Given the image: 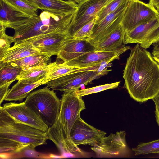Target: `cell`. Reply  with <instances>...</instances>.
<instances>
[{
    "label": "cell",
    "mask_w": 159,
    "mask_h": 159,
    "mask_svg": "<svg viewBox=\"0 0 159 159\" xmlns=\"http://www.w3.org/2000/svg\"><path fill=\"white\" fill-rule=\"evenodd\" d=\"M149 3L153 6L159 14V0H150Z\"/></svg>",
    "instance_id": "obj_36"
},
{
    "label": "cell",
    "mask_w": 159,
    "mask_h": 159,
    "mask_svg": "<svg viewBox=\"0 0 159 159\" xmlns=\"http://www.w3.org/2000/svg\"><path fill=\"white\" fill-rule=\"evenodd\" d=\"M75 13L62 14L43 11L39 15L8 25L6 28L14 30L15 45L23 40L42 34L68 32Z\"/></svg>",
    "instance_id": "obj_4"
},
{
    "label": "cell",
    "mask_w": 159,
    "mask_h": 159,
    "mask_svg": "<svg viewBox=\"0 0 159 159\" xmlns=\"http://www.w3.org/2000/svg\"><path fill=\"white\" fill-rule=\"evenodd\" d=\"M29 17L13 9L3 0H0V25L6 28L8 25L22 21Z\"/></svg>",
    "instance_id": "obj_21"
},
{
    "label": "cell",
    "mask_w": 159,
    "mask_h": 159,
    "mask_svg": "<svg viewBox=\"0 0 159 159\" xmlns=\"http://www.w3.org/2000/svg\"><path fill=\"white\" fill-rule=\"evenodd\" d=\"M119 56H116L108 58L101 62L100 65L97 70L98 74L101 76L107 74L108 72L111 70H108L107 67L109 66L111 62L115 60L118 59L119 57Z\"/></svg>",
    "instance_id": "obj_32"
},
{
    "label": "cell",
    "mask_w": 159,
    "mask_h": 159,
    "mask_svg": "<svg viewBox=\"0 0 159 159\" xmlns=\"http://www.w3.org/2000/svg\"><path fill=\"white\" fill-rule=\"evenodd\" d=\"M130 49L123 70L125 87L136 101L152 99L159 92V64L139 44Z\"/></svg>",
    "instance_id": "obj_1"
},
{
    "label": "cell",
    "mask_w": 159,
    "mask_h": 159,
    "mask_svg": "<svg viewBox=\"0 0 159 159\" xmlns=\"http://www.w3.org/2000/svg\"><path fill=\"white\" fill-rule=\"evenodd\" d=\"M50 55L39 53L30 55L20 59L9 62L11 64L20 66L23 70L48 65L51 62Z\"/></svg>",
    "instance_id": "obj_23"
},
{
    "label": "cell",
    "mask_w": 159,
    "mask_h": 159,
    "mask_svg": "<svg viewBox=\"0 0 159 159\" xmlns=\"http://www.w3.org/2000/svg\"><path fill=\"white\" fill-rule=\"evenodd\" d=\"M155 106V117L156 122L159 126V92L152 99Z\"/></svg>",
    "instance_id": "obj_34"
},
{
    "label": "cell",
    "mask_w": 159,
    "mask_h": 159,
    "mask_svg": "<svg viewBox=\"0 0 159 159\" xmlns=\"http://www.w3.org/2000/svg\"><path fill=\"white\" fill-rule=\"evenodd\" d=\"M96 19L97 17L83 26L74 34L73 38L86 40L88 39L91 35Z\"/></svg>",
    "instance_id": "obj_31"
},
{
    "label": "cell",
    "mask_w": 159,
    "mask_h": 159,
    "mask_svg": "<svg viewBox=\"0 0 159 159\" xmlns=\"http://www.w3.org/2000/svg\"><path fill=\"white\" fill-rule=\"evenodd\" d=\"M6 29L5 26L0 25V58L10 47L11 44L14 42L13 37L6 34Z\"/></svg>",
    "instance_id": "obj_30"
},
{
    "label": "cell",
    "mask_w": 159,
    "mask_h": 159,
    "mask_svg": "<svg viewBox=\"0 0 159 159\" xmlns=\"http://www.w3.org/2000/svg\"><path fill=\"white\" fill-rule=\"evenodd\" d=\"M68 0L73 2L76 3H78H78H80L83 0Z\"/></svg>",
    "instance_id": "obj_38"
},
{
    "label": "cell",
    "mask_w": 159,
    "mask_h": 159,
    "mask_svg": "<svg viewBox=\"0 0 159 159\" xmlns=\"http://www.w3.org/2000/svg\"><path fill=\"white\" fill-rule=\"evenodd\" d=\"M152 54L153 56H159V42L154 44Z\"/></svg>",
    "instance_id": "obj_35"
},
{
    "label": "cell",
    "mask_w": 159,
    "mask_h": 159,
    "mask_svg": "<svg viewBox=\"0 0 159 159\" xmlns=\"http://www.w3.org/2000/svg\"><path fill=\"white\" fill-rule=\"evenodd\" d=\"M46 132L17 122L0 107V154L34 150L46 143Z\"/></svg>",
    "instance_id": "obj_3"
},
{
    "label": "cell",
    "mask_w": 159,
    "mask_h": 159,
    "mask_svg": "<svg viewBox=\"0 0 159 159\" xmlns=\"http://www.w3.org/2000/svg\"><path fill=\"white\" fill-rule=\"evenodd\" d=\"M11 84L9 83L0 86V104L4 100L9 89H8Z\"/></svg>",
    "instance_id": "obj_33"
},
{
    "label": "cell",
    "mask_w": 159,
    "mask_h": 159,
    "mask_svg": "<svg viewBox=\"0 0 159 159\" xmlns=\"http://www.w3.org/2000/svg\"><path fill=\"white\" fill-rule=\"evenodd\" d=\"M48 81L46 78L32 83L18 81L11 89H9L4 100L7 101H22L24 98H26L32 90L40 85H45V83Z\"/></svg>",
    "instance_id": "obj_19"
},
{
    "label": "cell",
    "mask_w": 159,
    "mask_h": 159,
    "mask_svg": "<svg viewBox=\"0 0 159 159\" xmlns=\"http://www.w3.org/2000/svg\"><path fill=\"white\" fill-rule=\"evenodd\" d=\"M53 62L23 70L18 77L17 80L26 83H32L46 78Z\"/></svg>",
    "instance_id": "obj_22"
},
{
    "label": "cell",
    "mask_w": 159,
    "mask_h": 159,
    "mask_svg": "<svg viewBox=\"0 0 159 159\" xmlns=\"http://www.w3.org/2000/svg\"><path fill=\"white\" fill-rule=\"evenodd\" d=\"M61 100L58 117L46 132L47 139L52 141L61 152L82 153V150L73 142L70 135L81 112L86 108L84 102L75 92L64 93Z\"/></svg>",
    "instance_id": "obj_2"
},
{
    "label": "cell",
    "mask_w": 159,
    "mask_h": 159,
    "mask_svg": "<svg viewBox=\"0 0 159 159\" xmlns=\"http://www.w3.org/2000/svg\"><path fill=\"white\" fill-rule=\"evenodd\" d=\"M5 112L18 122L28 125L43 132L49 127L24 102L20 103L10 102L3 104Z\"/></svg>",
    "instance_id": "obj_11"
},
{
    "label": "cell",
    "mask_w": 159,
    "mask_h": 159,
    "mask_svg": "<svg viewBox=\"0 0 159 159\" xmlns=\"http://www.w3.org/2000/svg\"><path fill=\"white\" fill-rule=\"evenodd\" d=\"M43 11L53 13L67 14L75 13L77 4L70 1L63 0H31Z\"/></svg>",
    "instance_id": "obj_18"
},
{
    "label": "cell",
    "mask_w": 159,
    "mask_h": 159,
    "mask_svg": "<svg viewBox=\"0 0 159 159\" xmlns=\"http://www.w3.org/2000/svg\"><path fill=\"white\" fill-rule=\"evenodd\" d=\"M95 50V47L86 39L72 38L67 40L57 56L67 63L85 52Z\"/></svg>",
    "instance_id": "obj_16"
},
{
    "label": "cell",
    "mask_w": 159,
    "mask_h": 159,
    "mask_svg": "<svg viewBox=\"0 0 159 159\" xmlns=\"http://www.w3.org/2000/svg\"><path fill=\"white\" fill-rule=\"evenodd\" d=\"M70 38L68 32L51 33L25 39L17 44L30 42L40 53L57 56L66 42Z\"/></svg>",
    "instance_id": "obj_12"
},
{
    "label": "cell",
    "mask_w": 159,
    "mask_h": 159,
    "mask_svg": "<svg viewBox=\"0 0 159 159\" xmlns=\"http://www.w3.org/2000/svg\"><path fill=\"white\" fill-rule=\"evenodd\" d=\"M125 44L136 43L146 49L159 42V17L137 26L131 31L125 32Z\"/></svg>",
    "instance_id": "obj_10"
},
{
    "label": "cell",
    "mask_w": 159,
    "mask_h": 159,
    "mask_svg": "<svg viewBox=\"0 0 159 159\" xmlns=\"http://www.w3.org/2000/svg\"><path fill=\"white\" fill-rule=\"evenodd\" d=\"M158 17V12L149 3L147 4L139 0H129L121 24L125 33L127 32Z\"/></svg>",
    "instance_id": "obj_7"
},
{
    "label": "cell",
    "mask_w": 159,
    "mask_h": 159,
    "mask_svg": "<svg viewBox=\"0 0 159 159\" xmlns=\"http://www.w3.org/2000/svg\"><path fill=\"white\" fill-rule=\"evenodd\" d=\"M76 68L68 65L64 62L61 63H58L57 61L54 62L51 67L46 78L49 81L63 76L71 72Z\"/></svg>",
    "instance_id": "obj_26"
},
{
    "label": "cell",
    "mask_w": 159,
    "mask_h": 159,
    "mask_svg": "<svg viewBox=\"0 0 159 159\" xmlns=\"http://www.w3.org/2000/svg\"><path fill=\"white\" fill-rule=\"evenodd\" d=\"M13 9L30 17L38 15L37 6L31 0H3Z\"/></svg>",
    "instance_id": "obj_25"
},
{
    "label": "cell",
    "mask_w": 159,
    "mask_h": 159,
    "mask_svg": "<svg viewBox=\"0 0 159 159\" xmlns=\"http://www.w3.org/2000/svg\"><path fill=\"white\" fill-rule=\"evenodd\" d=\"M39 53V51L30 43H23L10 47L0 58V62H9Z\"/></svg>",
    "instance_id": "obj_20"
},
{
    "label": "cell",
    "mask_w": 159,
    "mask_h": 159,
    "mask_svg": "<svg viewBox=\"0 0 159 159\" xmlns=\"http://www.w3.org/2000/svg\"><path fill=\"white\" fill-rule=\"evenodd\" d=\"M130 49V46H125L121 49L115 51L95 50L85 52L66 63L76 68L90 66L100 63L108 58L116 56H120Z\"/></svg>",
    "instance_id": "obj_15"
},
{
    "label": "cell",
    "mask_w": 159,
    "mask_h": 159,
    "mask_svg": "<svg viewBox=\"0 0 159 159\" xmlns=\"http://www.w3.org/2000/svg\"><path fill=\"white\" fill-rule=\"evenodd\" d=\"M106 134V132L89 125L80 116L74 124L70 137L76 146L89 145L94 146Z\"/></svg>",
    "instance_id": "obj_14"
},
{
    "label": "cell",
    "mask_w": 159,
    "mask_h": 159,
    "mask_svg": "<svg viewBox=\"0 0 159 159\" xmlns=\"http://www.w3.org/2000/svg\"><path fill=\"white\" fill-rule=\"evenodd\" d=\"M23 70L20 66L10 62H0V86L11 84L17 80Z\"/></svg>",
    "instance_id": "obj_24"
},
{
    "label": "cell",
    "mask_w": 159,
    "mask_h": 159,
    "mask_svg": "<svg viewBox=\"0 0 159 159\" xmlns=\"http://www.w3.org/2000/svg\"><path fill=\"white\" fill-rule=\"evenodd\" d=\"M111 0H83L77 9L68 29L72 37L81 28L97 17L100 11Z\"/></svg>",
    "instance_id": "obj_9"
},
{
    "label": "cell",
    "mask_w": 159,
    "mask_h": 159,
    "mask_svg": "<svg viewBox=\"0 0 159 159\" xmlns=\"http://www.w3.org/2000/svg\"><path fill=\"white\" fill-rule=\"evenodd\" d=\"M129 1L128 0L99 22L95 23L91 35L87 40L94 46L103 38L121 25Z\"/></svg>",
    "instance_id": "obj_13"
},
{
    "label": "cell",
    "mask_w": 159,
    "mask_h": 159,
    "mask_svg": "<svg viewBox=\"0 0 159 159\" xmlns=\"http://www.w3.org/2000/svg\"><path fill=\"white\" fill-rule=\"evenodd\" d=\"M132 150L135 155L159 153V139L148 142L140 143Z\"/></svg>",
    "instance_id": "obj_27"
},
{
    "label": "cell",
    "mask_w": 159,
    "mask_h": 159,
    "mask_svg": "<svg viewBox=\"0 0 159 159\" xmlns=\"http://www.w3.org/2000/svg\"><path fill=\"white\" fill-rule=\"evenodd\" d=\"M128 0H111L100 11L97 15L95 23L99 22L106 16L114 11Z\"/></svg>",
    "instance_id": "obj_29"
},
{
    "label": "cell",
    "mask_w": 159,
    "mask_h": 159,
    "mask_svg": "<svg viewBox=\"0 0 159 159\" xmlns=\"http://www.w3.org/2000/svg\"><path fill=\"white\" fill-rule=\"evenodd\" d=\"M126 135L125 131L111 133L103 137L91 149L98 157H128L130 152L126 143Z\"/></svg>",
    "instance_id": "obj_8"
},
{
    "label": "cell",
    "mask_w": 159,
    "mask_h": 159,
    "mask_svg": "<svg viewBox=\"0 0 159 159\" xmlns=\"http://www.w3.org/2000/svg\"><path fill=\"white\" fill-rule=\"evenodd\" d=\"M125 33L121 24L95 45L96 50L113 51L123 48L125 46Z\"/></svg>",
    "instance_id": "obj_17"
},
{
    "label": "cell",
    "mask_w": 159,
    "mask_h": 159,
    "mask_svg": "<svg viewBox=\"0 0 159 159\" xmlns=\"http://www.w3.org/2000/svg\"><path fill=\"white\" fill-rule=\"evenodd\" d=\"M153 57L157 62L159 63V56H153Z\"/></svg>",
    "instance_id": "obj_37"
},
{
    "label": "cell",
    "mask_w": 159,
    "mask_h": 159,
    "mask_svg": "<svg viewBox=\"0 0 159 159\" xmlns=\"http://www.w3.org/2000/svg\"><path fill=\"white\" fill-rule=\"evenodd\" d=\"M49 127L57 120L60 111L61 100L54 90L46 86L30 93L25 101Z\"/></svg>",
    "instance_id": "obj_5"
},
{
    "label": "cell",
    "mask_w": 159,
    "mask_h": 159,
    "mask_svg": "<svg viewBox=\"0 0 159 159\" xmlns=\"http://www.w3.org/2000/svg\"><path fill=\"white\" fill-rule=\"evenodd\" d=\"M120 81L96 86L75 91L80 97L100 92L105 90L113 89L119 86Z\"/></svg>",
    "instance_id": "obj_28"
},
{
    "label": "cell",
    "mask_w": 159,
    "mask_h": 159,
    "mask_svg": "<svg viewBox=\"0 0 159 159\" xmlns=\"http://www.w3.org/2000/svg\"><path fill=\"white\" fill-rule=\"evenodd\" d=\"M100 63L90 66L77 68L71 72L47 82L45 85L52 90L70 93L78 90L94 79L102 76L97 72Z\"/></svg>",
    "instance_id": "obj_6"
}]
</instances>
